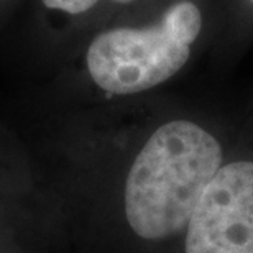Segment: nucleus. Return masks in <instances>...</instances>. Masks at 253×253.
<instances>
[{
    "instance_id": "nucleus-1",
    "label": "nucleus",
    "mask_w": 253,
    "mask_h": 253,
    "mask_svg": "<svg viewBox=\"0 0 253 253\" xmlns=\"http://www.w3.org/2000/svg\"><path fill=\"white\" fill-rule=\"evenodd\" d=\"M222 148L189 120L156 128L130 166L125 215L146 240H163L188 227L207 186L220 169Z\"/></svg>"
},
{
    "instance_id": "nucleus-2",
    "label": "nucleus",
    "mask_w": 253,
    "mask_h": 253,
    "mask_svg": "<svg viewBox=\"0 0 253 253\" xmlns=\"http://www.w3.org/2000/svg\"><path fill=\"white\" fill-rule=\"evenodd\" d=\"M201 25L197 5L179 0L145 27L104 30L85 49L89 78L104 92L115 95L153 89L186 64Z\"/></svg>"
},
{
    "instance_id": "nucleus-3",
    "label": "nucleus",
    "mask_w": 253,
    "mask_h": 253,
    "mask_svg": "<svg viewBox=\"0 0 253 253\" xmlns=\"http://www.w3.org/2000/svg\"><path fill=\"white\" fill-rule=\"evenodd\" d=\"M186 253H253V161L215 173L188 224Z\"/></svg>"
},
{
    "instance_id": "nucleus-4",
    "label": "nucleus",
    "mask_w": 253,
    "mask_h": 253,
    "mask_svg": "<svg viewBox=\"0 0 253 253\" xmlns=\"http://www.w3.org/2000/svg\"><path fill=\"white\" fill-rule=\"evenodd\" d=\"M37 2L44 23L51 30H54L58 23L71 22V20L92 13L94 8H97L104 2L130 3L133 0H37Z\"/></svg>"
},
{
    "instance_id": "nucleus-5",
    "label": "nucleus",
    "mask_w": 253,
    "mask_h": 253,
    "mask_svg": "<svg viewBox=\"0 0 253 253\" xmlns=\"http://www.w3.org/2000/svg\"><path fill=\"white\" fill-rule=\"evenodd\" d=\"M5 2H7V0H0V5H2V3H5Z\"/></svg>"
}]
</instances>
